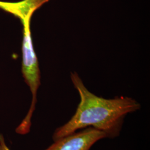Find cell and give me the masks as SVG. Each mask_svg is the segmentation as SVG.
I'll list each match as a JSON object with an SVG mask.
<instances>
[{
  "label": "cell",
  "mask_w": 150,
  "mask_h": 150,
  "mask_svg": "<svg viewBox=\"0 0 150 150\" xmlns=\"http://www.w3.org/2000/svg\"><path fill=\"white\" fill-rule=\"evenodd\" d=\"M30 24L31 22H26L22 24L23 26L22 74L32 94V101L29 110L16 129V133L22 135L27 134L30 131L32 116L37 103L38 89L41 85L40 71L38 57L33 47Z\"/></svg>",
  "instance_id": "obj_2"
},
{
  "label": "cell",
  "mask_w": 150,
  "mask_h": 150,
  "mask_svg": "<svg viewBox=\"0 0 150 150\" xmlns=\"http://www.w3.org/2000/svg\"><path fill=\"white\" fill-rule=\"evenodd\" d=\"M50 0H22L10 2L0 1V8L18 18L21 23L31 21L34 12Z\"/></svg>",
  "instance_id": "obj_4"
},
{
  "label": "cell",
  "mask_w": 150,
  "mask_h": 150,
  "mask_svg": "<svg viewBox=\"0 0 150 150\" xmlns=\"http://www.w3.org/2000/svg\"><path fill=\"white\" fill-rule=\"evenodd\" d=\"M0 150H10L6 143L4 135L0 134Z\"/></svg>",
  "instance_id": "obj_5"
},
{
  "label": "cell",
  "mask_w": 150,
  "mask_h": 150,
  "mask_svg": "<svg viewBox=\"0 0 150 150\" xmlns=\"http://www.w3.org/2000/svg\"><path fill=\"white\" fill-rule=\"evenodd\" d=\"M71 79L79 93L80 102L72 118L54 131V141L90 126L105 133L107 138L116 137L126 116L141 108L139 102L129 97L106 99L97 96L88 91L76 72L71 74Z\"/></svg>",
  "instance_id": "obj_1"
},
{
  "label": "cell",
  "mask_w": 150,
  "mask_h": 150,
  "mask_svg": "<svg viewBox=\"0 0 150 150\" xmlns=\"http://www.w3.org/2000/svg\"><path fill=\"white\" fill-rule=\"evenodd\" d=\"M105 138H107L105 133L88 127L54 140V144L44 150H90L98 141Z\"/></svg>",
  "instance_id": "obj_3"
}]
</instances>
